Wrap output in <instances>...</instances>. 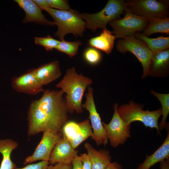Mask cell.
Instances as JSON below:
<instances>
[{"mask_svg":"<svg viewBox=\"0 0 169 169\" xmlns=\"http://www.w3.org/2000/svg\"><path fill=\"white\" fill-rule=\"evenodd\" d=\"M64 94L61 90L47 89L40 99L32 101L28 114V136L46 131L61 132L68 119Z\"/></svg>","mask_w":169,"mask_h":169,"instance_id":"cell-1","label":"cell"},{"mask_svg":"<svg viewBox=\"0 0 169 169\" xmlns=\"http://www.w3.org/2000/svg\"><path fill=\"white\" fill-rule=\"evenodd\" d=\"M92 83V80L82 74H79L74 67L66 71L62 79L56 85L57 88L65 93V99L68 112L83 111L82 101L86 88Z\"/></svg>","mask_w":169,"mask_h":169,"instance_id":"cell-2","label":"cell"},{"mask_svg":"<svg viewBox=\"0 0 169 169\" xmlns=\"http://www.w3.org/2000/svg\"><path fill=\"white\" fill-rule=\"evenodd\" d=\"M127 9L126 2L123 0H109L105 7L95 13H79L78 16L85 22L86 28L95 31L106 28L107 24L118 19Z\"/></svg>","mask_w":169,"mask_h":169,"instance_id":"cell-3","label":"cell"},{"mask_svg":"<svg viewBox=\"0 0 169 169\" xmlns=\"http://www.w3.org/2000/svg\"><path fill=\"white\" fill-rule=\"evenodd\" d=\"M46 11L57 26L54 35L58 37L60 41L64 40V37L69 33H72L76 37L83 36L86 28L85 23L77 14V11L49 8Z\"/></svg>","mask_w":169,"mask_h":169,"instance_id":"cell-4","label":"cell"},{"mask_svg":"<svg viewBox=\"0 0 169 169\" xmlns=\"http://www.w3.org/2000/svg\"><path fill=\"white\" fill-rule=\"evenodd\" d=\"M143 106L133 101L128 104L122 105L118 108V114L125 122L131 124L139 121L146 127L156 129L158 135H161L159 129L158 120L162 115L161 108L152 111L144 110Z\"/></svg>","mask_w":169,"mask_h":169,"instance_id":"cell-5","label":"cell"},{"mask_svg":"<svg viewBox=\"0 0 169 169\" xmlns=\"http://www.w3.org/2000/svg\"><path fill=\"white\" fill-rule=\"evenodd\" d=\"M116 48L120 53L130 52L137 58L143 67L142 78L149 75L150 64L153 55L145 43L133 36L118 40Z\"/></svg>","mask_w":169,"mask_h":169,"instance_id":"cell-6","label":"cell"},{"mask_svg":"<svg viewBox=\"0 0 169 169\" xmlns=\"http://www.w3.org/2000/svg\"><path fill=\"white\" fill-rule=\"evenodd\" d=\"M122 18L114 20L109 24L112 28V33L116 38L123 39L134 36L136 32L146 28L148 20L133 13L127 8Z\"/></svg>","mask_w":169,"mask_h":169,"instance_id":"cell-7","label":"cell"},{"mask_svg":"<svg viewBox=\"0 0 169 169\" xmlns=\"http://www.w3.org/2000/svg\"><path fill=\"white\" fill-rule=\"evenodd\" d=\"M127 8L133 13L147 20L167 17V3L155 0H134L126 2Z\"/></svg>","mask_w":169,"mask_h":169,"instance_id":"cell-8","label":"cell"},{"mask_svg":"<svg viewBox=\"0 0 169 169\" xmlns=\"http://www.w3.org/2000/svg\"><path fill=\"white\" fill-rule=\"evenodd\" d=\"M118 106L117 103L114 105V112L110 122L108 124L102 122L108 139L113 148L123 145L131 136V124L125 122L120 117L118 111Z\"/></svg>","mask_w":169,"mask_h":169,"instance_id":"cell-9","label":"cell"},{"mask_svg":"<svg viewBox=\"0 0 169 169\" xmlns=\"http://www.w3.org/2000/svg\"><path fill=\"white\" fill-rule=\"evenodd\" d=\"M85 97L86 101L82 104V107L88 110L89 113V118L93 130L90 137L97 146L103 144L105 146L108 143V139L100 115L96 108L93 97V90L91 86L88 87Z\"/></svg>","mask_w":169,"mask_h":169,"instance_id":"cell-10","label":"cell"},{"mask_svg":"<svg viewBox=\"0 0 169 169\" xmlns=\"http://www.w3.org/2000/svg\"><path fill=\"white\" fill-rule=\"evenodd\" d=\"M43 132L41 139L33 153L24 160V165L38 160L49 161L55 146L62 137L61 133H55L48 131Z\"/></svg>","mask_w":169,"mask_h":169,"instance_id":"cell-11","label":"cell"},{"mask_svg":"<svg viewBox=\"0 0 169 169\" xmlns=\"http://www.w3.org/2000/svg\"><path fill=\"white\" fill-rule=\"evenodd\" d=\"M61 133L75 149L91 136L92 131L90 121L87 119L79 123L67 121L62 127Z\"/></svg>","mask_w":169,"mask_h":169,"instance_id":"cell-12","label":"cell"},{"mask_svg":"<svg viewBox=\"0 0 169 169\" xmlns=\"http://www.w3.org/2000/svg\"><path fill=\"white\" fill-rule=\"evenodd\" d=\"M11 85L16 91L30 95H37L44 90L36 79L34 69L19 76L13 77Z\"/></svg>","mask_w":169,"mask_h":169,"instance_id":"cell-13","label":"cell"},{"mask_svg":"<svg viewBox=\"0 0 169 169\" xmlns=\"http://www.w3.org/2000/svg\"><path fill=\"white\" fill-rule=\"evenodd\" d=\"M72 146L68 140L62 136L54 147L49 160V163L71 164L78 155V151Z\"/></svg>","mask_w":169,"mask_h":169,"instance_id":"cell-14","label":"cell"},{"mask_svg":"<svg viewBox=\"0 0 169 169\" xmlns=\"http://www.w3.org/2000/svg\"><path fill=\"white\" fill-rule=\"evenodd\" d=\"M19 6L23 9L25 13L22 21L23 23L34 22L38 24L54 26V22L47 20L42 13L41 10L31 0H15Z\"/></svg>","mask_w":169,"mask_h":169,"instance_id":"cell-15","label":"cell"},{"mask_svg":"<svg viewBox=\"0 0 169 169\" xmlns=\"http://www.w3.org/2000/svg\"><path fill=\"white\" fill-rule=\"evenodd\" d=\"M35 76L43 86L59 78L61 75L59 62L54 61L34 69Z\"/></svg>","mask_w":169,"mask_h":169,"instance_id":"cell-16","label":"cell"},{"mask_svg":"<svg viewBox=\"0 0 169 169\" xmlns=\"http://www.w3.org/2000/svg\"><path fill=\"white\" fill-rule=\"evenodd\" d=\"M84 147L91 165L92 169H105L111 162V157L107 150L95 149L90 143L86 142Z\"/></svg>","mask_w":169,"mask_h":169,"instance_id":"cell-17","label":"cell"},{"mask_svg":"<svg viewBox=\"0 0 169 169\" xmlns=\"http://www.w3.org/2000/svg\"><path fill=\"white\" fill-rule=\"evenodd\" d=\"M169 158V131L165 141L152 154L146 155L144 162L138 165L136 169H150L156 163Z\"/></svg>","mask_w":169,"mask_h":169,"instance_id":"cell-18","label":"cell"},{"mask_svg":"<svg viewBox=\"0 0 169 169\" xmlns=\"http://www.w3.org/2000/svg\"><path fill=\"white\" fill-rule=\"evenodd\" d=\"M116 38L112 32L105 28L99 36L90 39L88 44L92 47L110 54L113 49Z\"/></svg>","mask_w":169,"mask_h":169,"instance_id":"cell-19","label":"cell"},{"mask_svg":"<svg viewBox=\"0 0 169 169\" xmlns=\"http://www.w3.org/2000/svg\"><path fill=\"white\" fill-rule=\"evenodd\" d=\"M18 146L17 142L11 139L0 140V153L3 157L0 169H15L17 167L11 160V155Z\"/></svg>","mask_w":169,"mask_h":169,"instance_id":"cell-20","label":"cell"},{"mask_svg":"<svg viewBox=\"0 0 169 169\" xmlns=\"http://www.w3.org/2000/svg\"><path fill=\"white\" fill-rule=\"evenodd\" d=\"M169 63V49L153 55L150 64L149 75H156L168 69Z\"/></svg>","mask_w":169,"mask_h":169,"instance_id":"cell-21","label":"cell"},{"mask_svg":"<svg viewBox=\"0 0 169 169\" xmlns=\"http://www.w3.org/2000/svg\"><path fill=\"white\" fill-rule=\"evenodd\" d=\"M134 35L137 38L143 41L147 44L153 55L169 49V37L160 36L156 38H151L144 36L142 33H136Z\"/></svg>","mask_w":169,"mask_h":169,"instance_id":"cell-22","label":"cell"},{"mask_svg":"<svg viewBox=\"0 0 169 169\" xmlns=\"http://www.w3.org/2000/svg\"><path fill=\"white\" fill-rule=\"evenodd\" d=\"M158 33L169 34V18L168 17L148 20L147 26L143 30L142 34L148 37L152 34Z\"/></svg>","mask_w":169,"mask_h":169,"instance_id":"cell-23","label":"cell"},{"mask_svg":"<svg viewBox=\"0 0 169 169\" xmlns=\"http://www.w3.org/2000/svg\"><path fill=\"white\" fill-rule=\"evenodd\" d=\"M151 93L158 99L162 106V117L161 122L158 125L159 130L162 131L166 127V121L169 113V94L159 93L153 91H152Z\"/></svg>","mask_w":169,"mask_h":169,"instance_id":"cell-24","label":"cell"},{"mask_svg":"<svg viewBox=\"0 0 169 169\" xmlns=\"http://www.w3.org/2000/svg\"><path fill=\"white\" fill-rule=\"evenodd\" d=\"M81 44V43L79 40L69 42L64 40L60 41L55 49L72 57L77 54Z\"/></svg>","mask_w":169,"mask_h":169,"instance_id":"cell-25","label":"cell"},{"mask_svg":"<svg viewBox=\"0 0 169 169\" xmlns=\"http://www.w3.org/2000/svg\"><path fill=\"white\" fill-rule=\"evenodd\" d=\"M35 43L44 48L47 51H51L57 47L60 41L55 39L49 35L44 37H36L34 38Z\"/></svg>","mask_w":169,"mask_h":169,"instance_id":"cell-26","label":"cell"},{"mask_svg":"<svg viewBox=\"0 0 169 169\" xmlns=\"http://www.w3.org/2000/svg\"><path fill=\"white\" fill-rule=\"evenodd\" d=\"M83 55L86 62L92 65L97 64L101 59L100 52L97 49L92 47L86 49Z\"/></svg>","mask_w":169,"mask_h":169,"instance_id":"cell-27","label":"cell"},{"mask_svg":"<svg viewBox=\"0 0 169 169\" xmlns=\"http://www.w3.org/2000/svg\"><path fill=\"white\" fill-rule=\"evenodd\" d=\"M49 8L61 10H70L68 1L65 0H45Z\"/></svg>","mask_w":169,"mask_h":169,"instance_id":"cell-28","label":"cell"},{"mask_svg":"<svg viewBox=\"0 0 169 169\" xmlns=\"http://www.w3.org/2000/svg\"><path fill=\"white\" fill-rule=\"evenodd\" d=\"M49 161H41L39 162L28 164L21 168L16 167L15 169H47Z\"/></svg>","mask_w":169,"mask_h":169,"instance_id":"cell-29","label":"cell"},{"mask_svg":"<svg viewBox=\"0 0 169 169\" xmlns=\"http://www.w3.org/2000/svg\"><path fill=\"white\" fill-rule=\"evenodd\" d=\"M79 156L82 163V169H92L91 162L87 154H81Z\"/></svg>","mask_w":169,"mask_h":169,"instance_id":"cell-30","label":"cell"},{"mask_svg":"<svg viewBox=\"0 0 169 169\" xmlns=\"http://www.w3.org/2000/svg\"><path fill=\"white\" fill-rule=\"evenodd\" d=\"M72 166L71 164L56 163L49 165L47 169H72Z\"/></svg>","mask_w":169,"mask_h":169,"instance_id":"cell-31","label":"cell"},{"mask_svg":"<svg viewBox=\"0 0 169 169\" xmlns=\"http://www.w3.org/2000/svg\"><path fill=\"white\" fill-rule=\"evenodd\" d=\"M33 2L42 10L45 11L49 8L45 0H33Z\"/></svg>","mask_w":169,"mask_h":169,"instance_id":"cell-32","label":"cell"},{"mask_svg":"<svg viewBox=\"0 0 169 169\" xmlns=\"http://www.w3.org/2000/svg\"><path fill=\"white\" fill-rule=\"evenodd\" d=\"M72 169H82V163L79 156L77 155L73 160Z\"/></svg>","mask_w":169,"mask_h":169,"instance_id":"cell-33","label":"cell"},{"mask_svg":"<svg viewBox=\"0 0 169 169\" xmlns=\"http://www.w3.org/2000/svg\"><path fill=\"white\" fill-rule=\"evenodd\" d=\"M105 169H123L122 166L116 162H111Z\"/></svg>","mask_w":169,"mask_h":169,"instance_id":"cell-34","label":"cell"},{"mask_svg":"<svg viewBox=\"0 0 169 169\" xmlns=\"http://www.w3.org/2000/svg\"><path fill=\"white\" fill-rule=\"evenodd\" d=\"M160 169H169V158L160 162Z\"/></svg>","mask_w":169,"mask_h":169,"instance_id":"cell-35","label":"cell"}]
</instances>
